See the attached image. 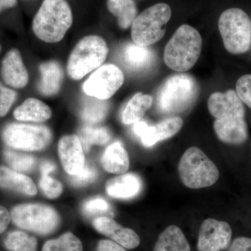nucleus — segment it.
Here are the masks:
<instances>
[{
    "label": "nucleus",
    "instance_id": "1",
    "mask_svg": "<svg viewBox=\"0 0 251 251\" xmlns=\"http://www.w3.org/2000/svg\"><path fill=\"white\" fill-rule=\"evenodd\" d=\"M199 93V85L192 75L186 74L172 75L157 92V110L163 115L183 113L194 105Z\"/></svg>",
    "mask_w": 251,
    "mask_h": 251
},
{
    "label": "nucleus",
    "instance_id": "2",
    "mask_svg": "<svg viewBox=\"0 0 251 251\" xmlns=\"http://www.w3.org/2000/svg\"><path fill=\"white\" fill-rule=\"evenodd\" d=\"M73 24V14L66 0H44L32 23L35 35L46 43L62 40Z\"/></svg>",
    "mask_w": 251,
    "mask_h": 251
},
{
    "label": "nucleus",
    "instance_id": "3",
    "mask_svg": "<svg viewBox=\"0 0 251 251\" xmlns=\"http://www.w3.org/2000/svg\"><path fill=\"white\" fill-rule=\"evenodd\" d=\"M202 44L197 29L188 25L180 26L165 48L163 59L167 67L175 72H188L197 63Z\"/></svg>",
    "mask_w": 251,
    "mask_h": 251
},
{
    "label": "nucleus",
    "instance_id": "4",
    "mask_svg": "<svg viewBox=\"0 0 251 251\" xmlns=\"http://www.w3.org/2000/svg\"><path fill=\"white\" fill-rule=\"evenodd\" d=\"M178 173L182 184L192 189L209 187L219 178L215 163L196 147L188 148L182 155L178 165Z\"/></svg>",
    "mask_w": 251,
    "mask_h": 251
},
{
    "label": "nucleus",
    "instance_id": "5",
    "mask_svg": "<svg viewBox=\"0 0 251 251\" xmlns=\"http://www.w3.org/2000/svg\"><path fill=\"white\" fill-rule=\"evenodd\" d=\"M108 54V45L103 38L97 35L86 36L77 43L70 54L68 75L74 80H80L100 67Z\"/></svg>",
    "mask_w": 251,
    "mask_h": 251
},
{
    "label": "nucleus",
    "instance_id": "6",
    "mask_svg": "<svg viewBox=\"0 0 251 251\" xmlns=\"http://www.w3.org/2000/svg\"><path fill=\"white\" fill-rule=\"evenodd\" d=\"M219 29L225 49L229 53H246L251 46V21L239 8L226 10L219 19Z\"/></svg>",
    "mask_w": 251,
    "mask_h": 251
},
{
    "label": "nucleus",
    "instance_id": "7",
    "mask_svg": "<svg viewBox=\"0 0 251 251\" xmlns=\"http://www.w3.org/2000/svg\"><path fill=\"white\" fill-rule=\"evenodd\" d=\"M171 16V8L165 3L154 4L144 10L131 25L133 42L149 46L161 40L166 34L167 24Z\"/></svg>",
    "mask_w": 251,
    "mask_h": 251
},
{
    "label": "nucleus",
    "instance_id": "8",
    "mask_svg": "<svg viewBox=\"0 0 251 251\" xmlns=\"http://www.w3.org/2000/svg\"><path fill=\"white\" fill-rule=\"evenodd\" d=\"M10 215L17 227L41 235L52 233L60 223L57 211L43 204H19L13 208Z\"/></svg>",
    "mask_w": 251,
    "mask_h": 251
},
{
    "label": "nucleus",
    "instance_id": "9",
    "mask_svg": "<svg viewBox=\"0 0 251 251\" xmlns=\"http://www.w3.org/2000/svg\"><path fill=\"white\" fill-rule=\"evenodd\" d=\"M3 140L10 148L25 151H40L52 140V133L45 126L10 124L2 132Z\"/></svg>",
    "mask_w": 251,
    "mask_h": 251
},
{
    "label": "nucleus",
    "instance_id": "10",
    "mask_svg": "<svg viewBox=\"0 0 251 251\" xmlns=\"http://www.w3.org/2000/svg\"><path fill=\"white\" fill-rule=\"evenodd\" d=\"M125 75L121 69L112 64L100 66L84 83L83 91L90 97L108 100L123 85Z\"/></svg>",
    "mask_w": 251,
    "mask_h": 251
},
{
    "label": "nucleus",
    "instance_id": "11",
    "mask_svg": "<svg viewBox=\"0 0 251 251\" xmlns=\"http://www.w3.org/2000/svg\"><path fill=\"white\" fill-rule=\"evenodd\" d=\"M230 226L225 221L207 219L203 221L198 235V251H221L227 249L232 239Z\"/></svg>",
    "mask_w": 251,
    "mask_h": 251
},
{
    "label": "nucleus",
    "instance_id": "12",
    "mask_svg": "<svg viewBox=\"0 0 251 251\" xmlns=\"http://www.w3.org/2000/svg\"><path fill=\"white\" fill-rule=\"evenodd\" d=\"M183 125L184 122L181 117H170L152 126L143 121L136 122L133 130L144 146L149 148L174 136L181 129Z\"/></svg>",
    "mask_w": 251,
    "mask_h": 251
},
{
    "label": "nucleus",
    "instance_id": "13",
    "mask_svg": "<svg viewBox=\"0 0 251 251\" xmlns=\"http://www.w3.org/2000/svg\"><path fill=\"white\" fill-rule=\"evenodd\" d=\"M209 112L215 119L227 117H245L244 104L236 91L229 90L225 93L215 92L211 94L207 102Z\"/></svg>",
    "mask_w": 251,
    "mask_h": 251
},
{
    "label": "nucleus",
    "instance_id": "14",
    "mask_svg": "<svg viewBox=\"0 0 251 251\" xmlns=\"http://www.w3.org/2000/svg\"><path fill=\"white\" fill-rule=\"evenodd\" d=\"M58 153L64 169L71 176L78 174L85 167L83 148L77 135H66L61 138Z\"/></svg>",
    "mask_w": 251,
    "mask_h": 251
},
{
    "label": "nucleus",
    "instance_id": "15",
    "mask_svg": "<svg viewBox=\"0 0 251 251\" xmlns=\"http://www.w3.org/2000/svg\"><path fill=\"white\" fill-rule=\"evenodd\" d=\"M93 226L99 233L103 234L127 249H135L140 245V239L134 230L123 227L108 216L97 218Z\"/></svg>",
    "mask_w": 251,
    "mask_h": 251
},
{
    "label": "nucleus",
    "instance_id": "16",
    "mask_svg": "<svg viewBox=\"0 0 251 251\" xmlns=\"http://www.w3.org/2000/svg\"><path fill=\"white\" fill-rule=\"evenodd\" d=\"M214 128L219 139L226 144L241 145L249 137L245 117L216 119Z\"/></svg>",
    "mask_w": 251,
    "mask_h": 251
},
{
    "label": "nucleus",
    "instance_id": "17",
    "mask_svg": "<svg viewBox=\"0 0 251 251\" xmlns=\"http://www.w3.org/2000/svg\"><path fill=\"white\" fill-rule=\"evenodd\" d=\"M1 76L8 85L14 88L25 87L29 81L27 69L17 49L9 51L1 64Z\"/></svg>",
    "mask_w": 251,
    "mask_h": 251
},
{
    "label": "nucleus",
    "instance_id": "18",
    "mask_svg": "<svg viewBox=\"0 0 251 251\" xmlns=\"http://www.w3.org/2000/svg\"><path fill=\"white\" fill-rule=\"evenodd\" d=\"M142 181L135 174H125L109 180L106 184L107 193L110 197L129 199L140 192Z\"/></svg>",
    "mask_w": 251,
    "mask_h": 251
},
{
    "label": "nucleus",
    "instance_id": "19",
    "mask_svg": "<svg viewBox=\"0 0 251 251\" xmlns=\"http://www.w3.org/2000/svg\"><path fill=\"white\" fill-rule=\"evenodd\" d=\"M154 52L148 46L128 44L122 50V58L126 67L134 72H140L151 67L154 61Z\"/></svg>",
    "mask_w": 251,
    "mask_h": 251
},
{
    "label": "nucleus",
    "instance_id": "20",
    "mask_svg": "<svg viewBox=\"0 0 251 251\" xmlns=\"http://www.w3.org/2000/svg\"><path fill=\"white\" fill-rule=\"evenodd\" d=\"M41 80L38 85V90L43 95H55L60 90L64 72L60 64L56 61L43 63L39 67Z\"/></svg>",
    "mask_w": 251,
    "mask_h": 251
},
{
    "label": "nucleus",
    "instance_id": "21",
    "mask_svg": "<svg viewBox=\"0 0 251 251\" xmlns=\"http://www.w3.org/2000/svg\"><path fill=\"white\" fill-rule=\"evenodd\" d=\"M0 187L29 196H35L37 193L30 177L4 166H0Z\"/></svg>",
    "mask_w": 251,
    "mask_h": 251
},
{
    "label": "nucleus",
    "instance_id": "22",
    "mask_svg": "<svg viewBox=\"0 0 251 251\" xmlns=\"http://www.w3.org/2000/svg\"><path fill=\"white\" fill-rule=\"evenodd\" d=\"M104 169L112 174H124L129 168V158L121 142L109 145L101 158Z\"/></svg>",
    "mask_w": 251,
    "mask_h": 251
},
{
    "label": "nucleus",
    "instance_id": "23",
    "mask_svg": "<svg viewBox=\"0 0 251 251\" xmlns=\"http://www.w3.org/2000/svg\"><path fill=\"white\" fill-rule=\"evenodd\" d=\"M15 118L18 121L42 122L52 116L51 109L39 99H26L14 112Z\"/></svg>",
    "mask_w": 251,
    "mask_h": 251
},
{
    "label": "nucleus",
    "instance_id": "24",
    "mask_svg": "<svg viewBox=\"0 0 251 251\" xmlns=\"http://www.w3.org/2000/svg\"><path fill=\"white\" fill-rule=\"evenodd\" d=\"M153 251H191V247L181 229L172 225L160 234Z\"/></svg>",
    "mask_w": 251,
    "mask_h": 251
},
{
    "label": "nucleus",
    "instance_id": "25",
    "mask_svg": "<svg viewBox=\"0 0 251 251\" xmlns=\"http://www.w3.org/2000/svg\"><path fill=\"white\" fill-rule=\"evenodd\" d=\"M108 11L117 18L119 26L126 29L132 25L138 16L134 0H107Z\"/></svg>",
    "mask_w": 251,
    "mask_h": 251
},
{
    "label": "nucleus",
    "instance_id": "26",
    "mask_svg": "<svg viewBox=\"0 0 251 251\" xmlns=\"http://www.w3.org/2000/svg\"><path fill=\"white\" fill-rule=\"evenodd\" d=\"M152 103L151 96L143 94L141 92L135 94L124 110L122 122L125 125H132L140 121Z\"/></svg>",
    "mask_w": 251,
    "mask_h": 251
},
{
    "label": "nucleus",
    "instance_id": "27",
    "mask_svg": "<svg viewBox=\"0 0 251 251\" xmlns=\"http://www.w3.org/2000/svg\"><path fill=\"white\" fill-rule=\"evenodd\" d=\"M108 110L109 103L106 100L88 96L84 99L80 117L84 121L88 123H99L105 118Z\"/></svg>",
    "mask_w": 251,
    "mask_h": 251
},
{
    "label": "nucleus",
    "instance_id": "28",
    "mask_svg": "<svg viewBox=\"0 0 251 251\" xmlns=\"http://www.w3.org/2000/svg\"><path fill=\"white\" fill-rule=\"evenodd\" d=\"M82 148L89 151L94 145H104L111 139L110 130L105 127H93L85 126L82 127L79 133Z\"/></svg>",
    "mask_w": 251,
    "mask_h": 251
},
{
    "label": "nucleus",
    "instance_id": "29",
    "mask_svg": "<svg viewBox=\"0 0 251 251\" xmlns=\"http://www.w3.org/2000/svg\"><path fill=\"white\" fill-rule=\"evenodd\" d=\"M4 247L9 251H37L35 237L22 231H13L4 241Z\"/></svg>",
    "mask_w": 251,
    "mask_h": 251
},
{
    "label": "nucleus",
    "instance_id": "30",
    "mask_svg": "<svg viewBox=\"0 0 251 251\" xmlns=\"http://www.w3.org/2000/svg\"><path fill=\"white\" fill-rule=\"evenodd\" d=\"M42 251H83V246L79 238L69 232L46 242Z\"/></svg>",
    "mask_w": 251,
    "mask_h": 251
},
{
    "label": "nucleus",
    "instance_id": "31",
    "mask_svg": "<svg viewBox=\"0 0 251 251\" xmlns=\"http://www.w3.org/2000/svg\"><path fill=\"white\" fill-rule=\"evenodd\" d=\"M4 156L6 163L16 171L29 172L32 171L35 166V158L29 155L6 150Z\"/></svg>",
    "mask_w": 251,
    "mask_h": 251
},
{
    "label": "nucleus",
    "instance_id": "32",
    "mask_svg": "<svg viewBox=\"0 0 251 251\" xmlns=\"http://www.w3.org/2000/svg\"><path fill=\"white\" fill-rule=\"evenodd\" d=\"M110 206L106 201L101 198H95L84 203L82 211L87 217L97 218L112 216L110 214Z\"/></svg>",
    "mask_w": 251,
    "mask_h": 251
},
{
    "label": "nucleus",
    "instance_id": "33",
    "mask_svg": "<svg viewBox=\"0 0 251 251\" xmlns=\"http://www.w3.org/2000/svg\"><path fill=\"white\" fill-rule=\"evenodd\" d=\"M39 185L46 197L50 199L58 198L62 194V184L57 180L50 176L49 175H42Z\"/></svg>",
    "mask_w": 251,
    "mask_h": 251
},
{
    "label": "nucleus",
    "instance_id": "34",
    "mask_svg": "<svg viewBox=\"0 0 251 251\" xmlns=\"http://www.w3.org/2000/svg\"><path fill=\"white\" fill-rule=\"evenodd\" d=\"M97 176L96 168L89 163H86L83 169L76 175L71 176L70 181L74 186H83L94 182Z\"/></svg>",
    "mask_w": 251,
    "mask_h": 251
},
{
    "label": "nucleus",
    "instance_id": "35",
    "mask_svg": "<svg viewBox=\"0 0 251 251\" xmlns=\"http://www.w3.org/2000/svg\"><path fill=\"white\" fill-rule=\"evenodd\" d=\"M236 92L242 103L251 109V74L243 75L238 79Z\"/></svg>",
    "mask_w": 251,
    "mask_h": 251
},
{
    "label": "nucleus",
    "instance_id": "36",
    "mask_svg": "<svg viewBox=\"0 0 251 251\" xmlns=\"http://www.w3.org/2000/svg\"><path fill=\"white\" fill-rule=\"evenodd\" d=\"M16 98L17 94L15 91L0 82V117H4L8 113Z\"/></svg>",
    "mask_w": 251,
    "mask_h": 251
},
{
    "label": "nucleus",
    "instance_id": "37",
    "mask_svg": "<svg viewBox=\"0 0 251 251\" xmlns=\"http://www.w3.org/2000/svg\"><path fill=\"white\" fill-rule=\"evenodd\" d=\"M228 251H251V239L241 237L234 239Z\"/></svg>",
    "mask_w": 251,
    "mask_h": 251
},
{
    "label": "nucleus",
    "instance_id": "38",
    "mask_svg": "<svg viewBox=\"0 0 251 251\" xmlns=\"http://www.w3.org/2000/svg\"><path fill=\"white\" fill-rule=\"evenodd\" d=\"M97 251H128L125 247L110 240H100L97 246Z\"/></svg>",
    "mask_w": 251,
    "mask_h": 251
},
{
    "label": "nucleus",
    "instance_id": "39",
    "mask_svg": "<svg viewBox=\"0 0 251 251\" xmlns=\"http://www.w3.org/2000/svg\"><path fill=\"white\" fill-rule=\"evenodd\" d=\"M11 215L4 206L0 205V234L3 233L9 226Z\"/></svg>",
    "mask_w": 251,
    "mask_h": 251
},
{
    "label": "nucleus",
    "instance_id": "40",
    "mask_svg": "<svg viewBox=\"0 0 251 251\" xmlns=\"http://www.w3.org/2000/svg\"><path fill=\"white\" fill-rule=\"evenodd\" d=\"M56 166L53 163L50 161L43 162L41 166V175H50V173L55 170Z\"/></svg>",
    "mask_w": 251,
    "mask_h": 251
},
{
    "label": "nucleus",
    "instance_id": "41",
    "mask_svg": "<svg viewBox=\"0 0 251 251\" xmlns=\"http://www.w3.org/2000/svg\"><path fill=\"white\" fill-rule=\"evenodd\" d=\"M17 2V0H0V12L5 9L14 7Z\"/></svg>",
    "mask_w": 251,
    "mask_h": 251
},
{
    "label": "nucleus",
    "instance_id": "42",
    "mask_svg": "<svg viewBox=\"0 0 251 251\" xmlns=\"http://www.w3.org/2000/svg\"><path fill=\"white\" fill-rule=\"evenodd\" d=\"M0 52H1V46H0Z\"/></svg>",
    "mask_w": 251,
    "mask_h": 251
}]
</instances>
